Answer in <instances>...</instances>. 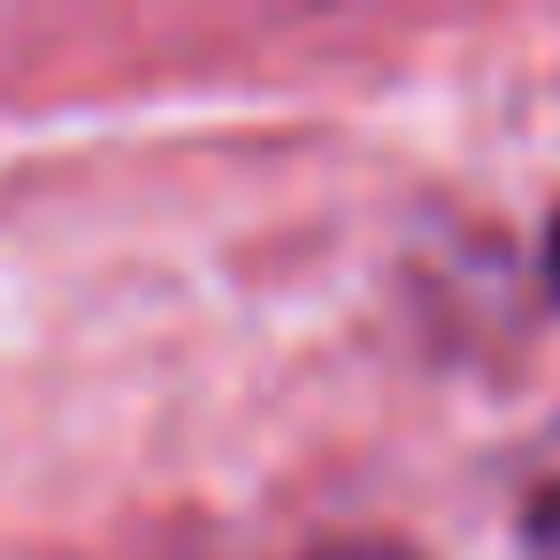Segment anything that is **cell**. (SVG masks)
<instances>
[{"label": "cell", "mask_w": 560, "mask_h": 560, "mask_svg": "<svg viewBox=\"0 0 560 560\" xmlns=\"http://www.w3.org/2000/svg\"><path fill=\"white\" fill-rule=\"evenodd\" d=\"M315 560H415L407 545H376V537H353V545H323Z\"/></svg>", "instance_id": "cell-2"}, {"label": "cell", "mask_w": 560, "mask_h": 560, "mask_svg": "<svg viewBox=\"0 0 560 560\" xmlns=\"http://www.w3.org/2000/svg\"><path fill=\"white\" fill-rule=\"evenodd\" d=\"M522 529H529V552H537V560H560V483L529 499V514H522Z\"/></svg>", "instance_id": "cell-1"}, {"label": "cell", "mask_w": 560, "mask_h": 560, "mask_svg": "<svg viewBox=\"0 0 560 560\" xmlns=\"http://www.w3.org/2000/svg\"><path fill=\"white\" fill-rule=\"evenodd\" d=\"M545 284L560 292V215H552V231H545Z\"/></svg>", "instance_id": "cell-3"}]
</instances>
